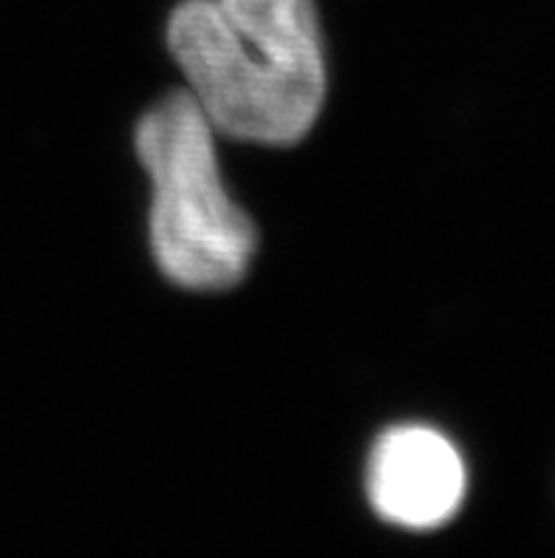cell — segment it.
Instances as JSON below:
<instances>
[{
  "label": "cell",
  "instance_id": "obj_1",
  "mask_svg": "<svg viewBox=\"0 0 555 558\" xmlns=\"http://www.w3.org/2000/svg\"><path fill=\"white\" fill-rule=\"evenodd\" d=\"M168 46L216 134L295 145L324 108L312 0H184L170 14Z\"/></svg>",
  "mask_w": 555,
  "mask_h": 558
},
{
  "label": "cell",
  "instance_id": "obj_2",
  "mask_svg": "<svg viewBox=\"0 0 555 558\" xmlns=\"http://www.w3.org/2000/svg\"><path fill=\"white\" fill-rule=\"evenodd\" d=\"M136 154L148 170L150 247L165 276L184 290H227L250 269L255 227L227 193L216 128L188 92L159 99L136 125Z\"/></svg>",
  "mask_w": 555,
  "mask_h": 558
},
{
  "label": "cell",
  "instance_id": "obj_3",
  "mask_svg": "<svg viewBox=\"0 0 555 558\" xmlns=\"http://www.w3.org/2000/svg\"><path fill=\"white\" fill-rule=\"evenodd\" d=\"M464 462L448 437L425 425H397L369 460V499L379 517L411 531L439 527L464 499Z\"/></svg>",
  "mask_w": 555,
  "mask_h": 558
}]
</instances>
